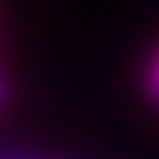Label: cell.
I'll return each mask as SVG.
<instances>
[{
	"instance_id": "cell-1",
	"label": "cell",
	"mask_w": 159,
	"mask_h": 159,
	"mask_svg": "<svg viewBox=\"0 0 159 159\" xmlns=\"http://www.w3.org/2000/svg\"><path fill=\"white\" fill-rule=\"evenodd\" d=\"M145 89H148V96L159 99V53L152 57V64H148V71H145Z\"/></svg>"
},
{
	"instance_id": "cell-2",
	"label": "cell",
	"mask_w": 159,
	"mask_h": 159,
	"mask_svg": "<svg viewBox=\"0 0 159 159\" xmlns=\"http://www.w3.org/2000/svg\"><path fill=\"white\" fill-rule=\"evenodd\" d=\"M0 99H4V81H0Z\"/></svg>"
}]
</instances>
